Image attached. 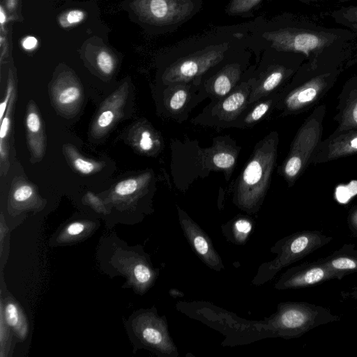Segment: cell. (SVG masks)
Listing matches in <instances>:
<instances>
[{
  "instance_id": "obj_13",
  "label": "cell",
  "mask_w": 357,
  "mask_h": 357,
  "mask_svg": "<svg viewBox=\"0 0 357 357\" xmlns=\"http://www.w3.org/2000/svg\"><path fill=\"white\" fill-rule=\"evenodd\" d=\"M319 38L312 34L303 33L294 39V47L296 50L307 52L315 48L319 44Z\"/></svg>"
},
{
  "instance_id": "obj_20",
  "label": "cell",
  "mask_w": 357,
  "mask_h": 357,
  "mask_svg": "<svg viewBox=\"0 0 357 357\" xmlns=\"http://www.w3.org/2000/svg\"><path fill=\"white\" fill-rule=\"evenodd\" d=\"M97 63L100 69L105 74L112 73L114 63L112 56L106 52H101L97 57Z\"/></svg>"
},
{
  "instance_id": "obj_1",
  "label": "cell",
  "mask_w": 357,
  "mask_h": 357,
  "mask_svg": "<svg viewBox=\"0 0 357 357\" xmlns=\"http://www.w3.org/2000/svg\"><path fill=\"white\" fill-rule=\"evenodd\" d=\"M278 135L273 131L257 143L242 169L234 194L235 204L248 213H255L266 194L273 171Z\"/></svg>"
},
{
  "instance_id": "obj_4",
  "label": "cell",
  "mask_w": 357,
  "mask_h": 357,
  "mask_svg": "<svg viewBox=\"0 0 357 357\" xmlns=\"http://www.w3.org/2000/svg\"><path fill=\"white\" fill-rule=\"evenodd\" d=\"M177 209L181 227L192 249L208 267L217 271L222 270V261L208 236L184 211L179 207Z\"/></svg>"
},
{
  "instance_id": "obj_30",
  "label": "cell",
  "mask_w": 357,
  "mask_h": 357,
  "mask_svg": "<svg viewBox=\"0 0 357 357\" xmlns=\"http://www.w3.org/2000/svg\"><path fill=\"white\" fill-rule=\"evenodd\" d=\"M9 125H10V120L7 116H6L3 119L1 120V129H0V138H1V142H0V146H2V140L7 135L8 129H9Z\"/></svg>"
},
{
  "instance_id": "obj_10",
  "label": "cell",
  "mask_w": 357,
  "mask_h": 357,
  "mask_svg": "<svg viewBox=\"0 0 357 357\" xmlns=\"http://www.w3.org/2000/svg\"><path fill=\"white\" fill-rule=\"evenodd\" d=\"M306 321V317L301 311L295 308L281 310L271 323L276 328L296 329L302 326Z\"/></svg>"
},
{
  "instance_id": "obj_21",
  "label": "cell",
  "mask_w": 357,
  "mask_h": 357,
  "mask_svg": "<svg viewBox=\"0 0 357 357\" xmlns=\"http://www.w3.org/2000/svg\"><path fill=\"white\" fill-rule=\"evenodd\" d=\"M33 195V189L31 186L24 185L15 190L13 197L17 202H24L29 199Z\"/></svg>"
},
{
  "instance_id": "obj_8",
  "label": "cell",
  "mask_w": 357,
  "mask_h": 357,
  "mask_svg": "<svg viewBox=\"0 0 357 357\" xmlns=\"http://www.w3.org/2000/svg\"><path fill=\"white\" fill-rule=\"evenodd\" d=\"M280 91L274 92L248 106L245 112L235 121L232 127L247 128L254 126L275 109L280 99Z\"/></svg>"
},
{
  "instance_id": "obj_29",
  "label": "cell",
  "mask_w": 357,
  "mask_h": 357,
  "mask_svg": "<svg viewBox=\"0 0 357 357\" xmlns=\"http://www.w3.org/2000/svg\"><path fill=\"white\" fill-rule=\"evenodd\" d=\"M258 0H236L234 2V7L238 10H246L249 9L251 6H252L256 1Z\"/></svg>"
},
{
  "instance_id": "obj_5",
  "label": "cell",
  "mask_w": 357,
  "mask_h": 357,
  "mask_svg": "<svg viewBox=\"0 0 357 357\" xmlns=\"http://www.w3.org/2000/svg\"><path fill=\"white\" fill-rule=\"evenodd\" d=\"M143 341L165 356H178V350L173 342L165 319L153 314L146 316L140 327Z\"/></svg>"
},
{
  "instance_id": "obj_26",
  "label": "cell",
  "mask_w": 357,
  "mask_h": 357,
  "mask_svg": "<svg viewBox=\"0 0 357 357\" xmlns=\"http://www.w3.org/2000/svg\"><path fill=\"white\" fill-rule=\"evenodd\" d=\"M27 128L32 132H36L40 128V120L35 112L30 113L26 117Z\"/></svg>"
},
{
  "instance_id": "obj_25",
  "label": "cell",
  "mask_w": 357,
  "mask_h": 357,
  "mask_svg": "<svg viewBox=\"0 0 357 357\" xmlns=\"http://www.w3.org/2000/svg\"><path fill=\"white\" fill-rule=\"evenodd\" d=\"M332 265L337 269H353L356 267L354 261L345 257L338 258L332 261Z\"/></svg>"
},
{
  "instance_id": "obj_34",
  "label": "cell",
  "mask_w": 357,
  "mask_h": 357,
  "mask_svg": "<svg viewBox=\"0 0 357 357\" xmlns=\"http://www.w3.org/2000/svg\"><path fill=\"white\" fill-rule=\"evenodd\" d=\"M169 293L172 296H183V294L181 291H179L178 289H171L169 291Z\"/></svg>"
},
{
  "instance_id": "obj_15",
  "label": "cell",
  "mask_w": 357,
  "mask_h": 357,
  "mask_svg": "<svg viewBox=\"0 0 357 357\" xmlns=\"http://www.w3.org/2000/svg\"><path fill=\"white\" fill-rule=\"evenodd\" d=\"M355 127H357V99L349 106L344 114L340 125V130L344 131Z\"/></svg>"
},
{
  "instance_id": "obj_11",
  "label": "cell",
  "mask_w": 357,
  "mask_h": 357,
  "mask_svg": "<svg viewBox=\"0 0 357 357\" xmlns=\"http://www.w3.org/2000/svg\"><path fill=\"white\" fill-rule=\"evenodd\" d=\"M4 314L7 324L14 328L20 338H24L27 333V327L17 305L8 303L5 307Z\"/></svg>"
},
{
  "instance_id": "obj_32",
  "label": "cell",
  "mask_w": 357,
  "mask_h": 357,
  "mask_svg": "<svg viewBox=\"0 0 357 357\" xmlns=\"http://www.w3.org/2000/svg\"><path fill=\"white\" fill-rule=\"evenodd\" d=\"M12 89H13L12 86H10V85L8 86L6 98H5L4 100L0 105V119H1V121L3 119V116L4 112L6 111V108L8 105L9 98H10Z\"/></svg>"
},
{
  "instance_id": "obj_27",
  "label": "cell",
  "mask_w": 357,
  "mask_h": 357,
  "mask_svg": "<svg viewBox=\"0 0 357 357\" xmlns=\"http://www.w3.org/2000/svg\"><path fill=\"white\" fill-rule=\"evenodd\" d=\"M114 119V114L110 110H105L98 116L97 123L101 128H106L111 124Z\"/></svg>"
},
{
  "instance_id": "obj_12",
  "label": "cell",
  "mask_w": 357,
  "mask_h": 357,
  "mask_svg": "<svg viewBox=\"0 0 357 357\" xmlns=\"http://www.w3.org/2000/svg\"><path fill=\"white\" fill-rule=\"evenodd\" d=\"M213 165L222 170H231L236 163V155L231 152L222 151L212 156Z\"/></svg>"
},
{
  "instance_id": "obj_28",
  "label": "cell",
  "mask_w": 357,
  "mask_h": 357,
  "mask_svg": "<svg viewBox=\"0 0 357 357\" xmlns=\"http://www.w3.org/2000/svg\"><path fill=\"white\" fill-rule=\"evenodd\" d=\"M84 229V224L79 222H75L68 226L66 228V232L69 236H74L82 234Z\"/></svg>"
},
{
  "instance_id": "obj_7",
  "label": "cell",
  "mask_w": 357,
  "mask_h": 357,
  "mask_svg": "<svg viewBox=\"0 0 357 357\" xmlns=\"http://www.w3.org/2000/svg\"><path fill=\"white\" fill-rule=\"evenodd\" d=\"M357 152V130H351L325 142L315 159L326 161Z\"/></svg>"
},
{
  "instance_id": "obj_14",
  "label": "cell",
  "mask_w": 357,
  "mask_h": 357,
  "mask_svg": "<svg viewBox=\"0 0 357 357\" xmlns=\"http://www.w3.org/2000/svg\"><path fill=\"white\" fill-rule=\"evenodd\" d=\"M133 275L137 282L143 286L149 285L153 278L152 270L143 263H139L135 266Z\"/></svg>"
},
{
  "instance_id": "obj_23",
  "label": "cell",
  "mask_w": 357,
  "mask_h": 357,
  "mask_svg": "<svg viewBox=\"0 0 357 357\" xmlns=\"http://www.w3.org/2000/svg\"><path fill=\"white\" fill-rule=\"evenodd\" d=\"M74 166L79 172L84 174L91 173L95 168L92 162L80 158H77L74 160Z\"/></svg>"
},
{
  "instance_id": "obj_2",
  "label": "cell",
  "mask_w": 357,
  "mask_h": 357,
  "mask_svg": "<svg viewBox=\"0 0 357 357\" xmlns=\"http://www.w3.org/2000/svg\"><path fill=\"white\" fill-rule=\"evenodd\" d=\"M324 106L317 108L298 130L283 165V174L291 182L300 174L318 146L322 132Z\"/></svg>"
},
{
  "instance_id": "obj_33",
  "label": "cell",
  "mask_w": 357,
  "mask_h": 357,
  "mask_svg": "<svg viewBox=\"0 0 357 357\" xmlns=\"http://www.w3.org/2000/svg\"><path fill=\"white\" fill-rule=\"evenodd\" d=\"M37 44V40L34 37H28L23 42V47L26 50L33 48Z\"/></svg>"
},
{
  "instance_id": "obj_9",
  "label": "cell",
  "mask_w": 357,
  "mask_h": 357,
  "mask_svg": "<svg viewBox=\"0 0 357 357\" xmlns=\"http://www.w3.org/2000/svg\"><path fill=\"white\" fill-rule=\"evenodd\" d=\"M253 224L247 217L236 218L222 227L225 236L237 245L244 244L248 239Z\"/></svg>"
},
{
  "instance_id": "obj_31",
  "label": "cell",
  "mask_w": 357,
  "mask_h": 357,
  "mask_svg": "<svg viewBox=\"0 0 357 357\" xmlns=\"http://www.w3.org/2000/svg\"><path fill=\"white\" fill-rule=\"evenodd\" d=\"M84 18V13L80 10H72L68 15L67 20L70 23H77Z\"/></svg>"
},
{
  "instance_id": "obj_22",
  "label": "cell",
  "mask_w": 357,
  "mask_h": 357,
  "mask_svg": "<svg viewBox=\"0 0 357 357\" xmlns=\"http://www.w3.org/2000/svg\"><path fill=\"white\" fill-rule=\"evenodd\" d=\"M308 238L305 236H301L294 238L289 244L291 250L294 254H298L303 251L308 245Z\"/></svg>"
},
{
  "instance_id": "obj_18",
  "label": "cell",
  "mask_w": 357,
  "mask_h": 357,
  "mask_svg": "<svg viewBox=\"0 0 357 357\" xmlns=\"http://www.w3.org/2000/svg\"><path fill=\"white\" fill-rule=\"evenodd\" d=\"M80 91L76 86H70L63 89L58 96V101L62 105H67L77 101L80 97Z\"/></svg>"
},
{
  "instance_id": "obj_24",
  "label": "cell",
  "mask_w": 357,
  "mask_h": 357,
  "mask_svg": "<svg viewBox=\"0 0 357 357\" xmlns=\"http://www.w3.org/2000/svg\"><path fill=\"white\" fill-rule=\"evenodd\" d=\"M153 143L151 132L149 130H144L141 133V137L139 142L140 149L144 151H149L152 149Z\"/></svg>"
},
{
  "instance_id": "obj_6",
  "label": "cell",
  "mask_w": 357,
  "mask_h": 357,
  "mask_svg": "<svg viewBox=\"0 0 357 357\" xmlns=\"http://www.w3.org/2000/svg\"><path fill=\"white\" fill-rule=\"evenodd\" d=\"M170 86L166 105L174 119L176 116H181L185 112L188 114L204 99L199 91V83H176L170 84Z\"/></svg>"
},
{
  "instance_id": "obj_17",
  "label": "cell",
  "mask_w": 357,
  "mask_h": 357,
  "mask_svg": "<svg viewBox=\"0 0 357 357\" xmlns=\"http://www.w3.org/2000/svg\"><path fill=\"white\" fill-rule=\"evenodd\" d=\"M138 182L134 178H129L119 182L115 187V192L120 196L130 195L138 189Z\"/></svg>"
},
{
  "instance_id": "obj_16",
  "label": "cell",
  "mask_w": 357,
  "mask_h": 357,
  "mask_svg": "<svg viewBox=\"0 0 357 357\" xmlns=\"http://www.w3.org/2000/svg\"><path fill=\"white\" fill-rule=\"evenodd\" d=\"M324 276V271L320 268H314L307 271L302 279L292 281V284L296 285L301 282L306 284H314L320 281Z\"/></svg>"
},
{
  "instance_id": "obj_3",
  "label": "cell",
  "mask_w": 357,
  "mask_h": 357,
  "mask_svg": "<svg viewBox=\"0 0 357 357\" xmlns=\"http://www.w3.org/2000/svg\"><path fill=\"white\" fill-rule=\"evenodd\" d=\"M252 86L249 79L241 82L226 96L211 101L192 119L195 124L215 128L232 127L249 106Z\"/></svg>"
},
{
  "instance_id": "obj_19",
  "label": "cell",
  "mask_w": 357,
  "mask_h": 357,
  "mask_svg": "<svg viewBox=\"0 0 357 357\" xmlns=\"http://www.w3.org/2000/svg\"><path fill=\"white\" fill-rule=\"evenodd\" d=\"M150 10L155 17L164 18L170 11V8L167 0H151Z\"/></svg>"
},
{
  "instance_id": "obj_36",
  "label": "cell",
  "mask_w": 357,
  "mask_h": 357,
  "mask_svg": "<svg viewBox=\"0 0 357 357\" xmlns=\"http://www.w3.org/2000/svg\"><path fill=\"white\" fill-rule=\"evenodd\" d=\"M356 219H357V215H356Z\"/></svg>"
},
{
  "instance_id": "obj_35",
  "label": "cell",
  "mask_w": 357,
  "mask_h": 357,
  "mask_svg": "<svg viewBox=\"0 0 357 357\" xmlns=\"http://www.w3.org/2000/svg\"><path fill=\"white\" fill-rule=\"evenodd\" d=\"M6 20V17L3 14V10H1V23L3 24Z\"/></svg>"
}]
</instances>
